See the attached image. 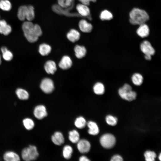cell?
<instances>
[{
  "mask_svg": "<svg viewBox=\"0 0 161 161\" xmlns=\"http://www.w3.org/2000/svg\"><path fill=\"white\" fill-rule=\"evenodd\" d=\"M106 120L107 123L111 126H114L117 123V119L112 115H109L107 116Z\"/></svg>",
  "mask_w": 161,
  "mask_h": 161,
  "instance_id": "obj_36",
  "label": "cell"
},
{
  "mask_svg": "<svg viewBox=\"0 0 161 161\" xmlns=\"http://www.w3.org/2000/svg\"><path fill=\"white\" fill-rule=\"evenodd\" d=\"M1 50L2 53V57L4 60L9 61L12 59L13 54L11 51L7 49L6 47H2Z\"/></svg>",
  "mask_w": 161,
  "mask_h": 161,
  "instance_id": "obj_26",
  "label": "cell"
},
{
  "mask_svg": "<svg viewBox=\"0 0 161 161\" xmlns=\"http://www.w3.org/2000/svg\"><path fill=\"white\" fill-rule=\"evenodd\" d=\"M79 161H90L85 156H82L79 159Z\"/></svg>",
  "mask_w": 161,
  "mask_h": 161,
  "instance_id": "obj_39",
  "label": "cell"
},
{
  "mask_svg": "<svg viewBox=\"0 0 161 161\" xmlns=\"http://www.w3.org/2000/svg\"><path fill=\"white\" fill-rule=\"evenodd\" d=\"M66 36L68 39L72 42H75L80 38V34L76 30L71 29L67 33Z\"/></svg>",
  "mask_w": 161,
  "mask_h": 161,
  "instance_id": "obj_17",
  "label": "cell"
},
{
  "mask_svg": "<svg viewBox=\"0 0 161 161\" xmlns=\"http://www.w3.org/2000/svg\"><path fill=\"white\" fill-rule=\"evenodd\" d=\"M145 58L147 60H150L151 59V56L149 55H145Z\"/></svg>",
  "mask_w": 161,
  "mask_h": 161,
  "instance_id": "obj_40",
  "label": "cell"
},
{
  "mask_svg": "<svg viewBox=\"0 0 161 161\" xmlns=\"http://www.w3.org/2000/svg\"><path fill=\"white\" fill-rule=\"evenodd\" d=\"M51 48L49 45L46 44H41L39 46V52L43 56L49 54L51 52Z\"/></svg>",
  "mask_w": 161,
  "mask_h": 161,
  "instance_id": "obj_24",
  "label": "cell"
},
{
  "mask_svg": "<svg viewBox=\"0 0 161 161\" xmlns=\"http://www.w3.org/2000/svg\"><path fill=\"white\" fill-rule=\"evenodd\" d=\"M74 0H58V5L62 8H66L74 5Z\"/></svg>",
  "mask_w": 161,
  "mask_h": 161,
  "instance_id": "obj_33",
  "label": "cell"
},
{
  "mask_svg": "<svg viewBox=\"0 0 161 161\" xmlns=\"http://www.w3.org/2000/svg\"><path fill=\"white\" fill-rule=\"evenodd\" d=\"M35 117L38 119H42L47 115V112L44 106L39 105L36 106L33 111Z\"/></svg>",
  "mask_w": 161,
  "mask_h": 161,
  "instance_id": "obj_11",
  "label": "cell"
},
{
  "mask_svg": "<svg viewBox=\"0 0 161 161\" xmlns=\"http://www.w3.org/2000/svg\"><path fill=\"white\" fill-rule=\"evenodd\" d=\"M16 94L18 98L21 100H26L29 97V94L26 90L21 88L17 89L16 91Z\"/></svg>",
  "mask_w": 161,
  "mask_h": 161,
  "instance_id": "obj_23",
  "label": "cell"
},
{
  "mask_svg": "<svg viewBox=\"0 0 161 161\" xmlns=\"http://www.w3.org/2000/svg\"><path fill=\"white\" fill-rule=\"evenodd\" d=\"M118 93L123 99L129 101L135 100L137 96L136 93L132 90L131 86L125 83L118 90Z\"/></svg>",
  "mask_w": 161,
  "mask_h": 161,
  "instance_id": "obj_4",
  "label": "cell"
},
{
  "mask_svg": "<svg viewBox=\"0 0 161 161\" xmlns=\"http://www.w3.org/2000/svg\"><path fill=\"white\" fill-rule=\"evenodd\" d=\"M3 158L6 161H18L20 160L19 155L15 152L12 151L6 152L4 155Z\"/></svg>",
  "mask_w": 161,
  "mask_h": 161,
  "instance_id": "obj_18",
  "label": "cell"
},
{
  "mask_svg": "<svg viewBox=\"0 0 161 161\" xmlns=\"http://www.w3.org/2000/svg\"><path fill=\"white\" fill-rule=\"evenodd\" d=\"M131 80L134 85L139 86L142 84L143 78V76L140 74L139 73H135L132 75Z\"/></svg>",
  "mask_w": 161,
  "mask_h": 161,
  "instance_id": "obj_25",
  "label": "cell"
},
{
  "mask_svg": "<svg viewBox=\"0 0 161 161\" xmlns=\"http://www.w3.org/2000/svg\"><path fill=\"white\" fill-rule=\"evenodd\" d=\"M81 4L88 6L89 5L91 2H95L96 0H78Z\"/></svg>",
  "mask_w": 161,
  "mask_h": 161,
  "instance_id": "obj_38",
  "label": "cell"
},
{
  "mask_svg": "<svg viewBox=\"0 0 161 161\" xmlns=\"http://www.w3.org/2000/svg\"><path fill=\"white\" fill-rule=\"evenodd\" d=\"M34 9L32 5H22L19 8L17 13L18 19L21 21L26 19L31 21L35 18Z\"/></svg>",
  "mask_w": 161,
  "mask_h": 161,
  "instance_id": "obj_3",
  "label": "cell"
},
{
  "mask_svg": "<svg viewBox=\"0 0 161 161\" xmlns=\"http://www.w3.org/2000/svg\"><path fill=\"white\" fill-rule=\"evenodd\" d=\"M69 138L72 143H77L80 140L79 134L78 131L74 130L69 132Z\"/></svg>",
  "mask_w": 161,
  "mask_h": 161,
  "instance_id": "obj_28",
  "label": "cell"
},
{
  "mask_svg": "<svg viewBox=\"0 0 161 161\" xmlns=\"http://www.w3.org/2000/svg\"><path fill=\"white\" fill-rule=\"evenodd\" d=\"M12 8V4L9 0H0V9L4 11H9Z\"/></svg>",
  "mask_w": 161,
  "mask_h": 161,
  "instance_id": "obj_29",
  "label": "cell"
},
{
  "mask_svg": "<svg viewBox=\"0 0 161 161\" xmlns=\"http://www.w3.org/2000/svg\"><path fill=\"white\" fill-rule=\"evenodd\" d=\"M12 31V28L4 20H0V33L5 35H8Z\"/></svg>",
  "mask_w": 161,
  "mask_h": 161,
  "instance_id": "obj_15",
  "label": "cell"
},
{
  "mask_svg": "<svg viewBox=\"0 0 161 161\" xmlns=\"http://www.w3.org/2000/svg\"><path fill=\"white\" fill-rule=\"evenodd\" d=\"M100 142L103 147L110 148L113 147L115 144L116 139L115 137L112 134H106L101 137Z\"/></svg>",
  "mask_w": 161,
  "mask_h": 161,
  "instance_id": "obj_6",
  "label": "cell"
},
{
  "mask_svg": "<svg viewBox=\"0 0 161 161\" xmlns=\"http://www.w3.org/2000/svg\"><path fill=\"white\" fill-rule=\"evenodd\" d=\"M140 48L142 52L145 55L151 56L154 55L155 50L150 43L147 40L143 41L140 44Z\"/></svg>",
  "mask_w": 161,
  "mask_h": 161,
  "instance_id": "obj_10",
  "label": "cell"
},
{
  "mask_svg": "<svg viewBox=\"0 0 161 161\" xmlns=\"http://www.w3.org/2000/svg\"><path fill=\"white\" fill-rule=\"evenodd\" d=\"M123 159L122 158L120 155H115L113 156L112 158L111 161H122Z\"/></svg>",
  "mask_w": 161,
  "mask_h": 161,
  "instance_id": "obj_37",
  "label": "cell"
},
{
  "mask_svg": "<svg viewBox=\"0 0 161 161\" xmlns=\"http://www.w3.org/2000/svg\"><path fill=\"white\" fill-rule=\"evenodd\" d=\"M129 21L133 25H140L145 23L149 19L148 13L145 10L137 8H133L129 13Z\"/></svg>",
  "mask_w": 161,
  "mask_h": 161,
  "instance_id": "obj_2",
  "label": "cell"
},
{
  "mask_svg": "<svg viewBox=\"0 0 161 161\" xmlns=\"http://www.w3.org/2000/svg\"><path fill=\"white\" fill-rule=\"evenodd\" d=\"M136 32L141 38L147 37L149 34V27L145 23L141 24L139 25V27L137 30Z\"/></svg>",
  "mask_w": 161,
  "mask_h": 161,
  "instance_id": "obj_14",
  "label": "cell"
},
{
  "mask_svg": "<svg viewBox=\"0 0 161 161\" xmlns=\"http://www.w3.org/2000/svg\"><path fill=\"white\" fill-rule=\"evenodd\" d=\"M36 147L33 145H30L23 149L21 152L22 158L26 161H30L36 159L38 156Z\"/></svg>",
  "mask_w": 161,
  "mask_h": 161,
  "instance_id": "obj_5",
  "label": "cell"
},
{
  "mask_svg": "<svg viewBox=\"0 0 161 161\" xmlns=\"http://www.w3.org/2000/svg\"><path fill=\"white\" fill-rule=\"evenodd\" d=\"M52 142L56 145H59L63 143L64 139L62 134L60 132H55L52 137Z\"/></svg>",
  "mask_w": 161,
  "mask_h": 161,
  "instance_id": "obj_19",
  "label": "cell"
},
{
  "mask_svg": "<svg viewBox=\"0 0 161 161\" xmlns=\"http://www.w3.org/2000/svg\"><path fill=\"white\" fill-rule=\"evenodd\" d=\"M159 159H160V160H161V154H160L159 156Z\"/></svg>",
  "mask_w": 161,
  "mask_h": 161,
  "instance_id": "obj_41",
  "label": "cell"
},
{
  "mask_svg": "<svg viewBox=\"0 0 161 161\" xmlns=\"http://www.w3.org/2000/svg\"><path fill=\"white\" fill-rule=\"evenodd\" d=\"M74 51L76 57L78 58L83 57L86 55V49L83 46L76 45L74 48Z\"/></svg>",
  "mask_w": 161,
  "mask_h": 161,
  "instance_id": "obj_22",
  "label": "cell"
},
{
  "mask_svg": "<svg viewBox=\"0 0 161 161\" xmlns=\"http://www.w3.org/2000/svg\"><path fill=\"white\" fill-rule=\"evenodd\" d=\"M24 126L27 130H31L34 127L35 124L33 121L31 119L27 118L24 119L23 120Z\"/></svg>",
  "mask_w": 161,
  "mask_h": 161,
  "instance_id": "obj_32",
  "label": "cell"
},
{
  "mask_svg": "<svg viewBox=\"0 0 161 161\" xmlns=\"http://www.w3.org/2000/svg\"><path fill=\"white\" fill-rule=\"evenodd\" d=\"M22 27L24 36L30 43L36 41L42 34V31L39 25L37 24H34L31 21L24 22Z\"/></svg>",
  "mask_w": 161,
  "mask_h": 161,
  "instance_id": "obj_1",
  "label": "cell"
},
{
  "mask_svg": "<svg viewBox=\"0 0 161 161\" xmlns=\"http://www.w3.org/2000/svg\"><path fill=\"white\" fill-rule=\"evenodd\" d=\"M76 9L81 16L87 18L89 20L92 19L90 10L88 6L81 3L79 4L76 5Z\"/></svg>",
  "mask_w": 161,
  "mask_h": 161,
  "instance_id": "obj_9",
  "label": "cell"
},
{
  "mask_svg": "<svg viewBox=\"0 0 161 161\" xmlns=\"http://www.w3.org/2000/svg\"><path fill=\"white\" fill-rule=\"evenodd\" d=\"M77 146L78 151L81 153L88 152L90 150L91 145L89 142L85 139L79 140L77 143Z\"/></svg>",
  "mask_w": 161,
  "mask_h": 161,
  "instance_id": "obj_12",
  "label": "cell"
},
{
  "mask_svg": "<svg viewBox=\"0 0 161 161\" xmlns=\"http://www.w3.org/2000/svg\"><path fill=\"white\" fill-rule=\"evenodd\" d=\"M86 124L85 119L82 117H78L75 122V126L79 129H82L84 128Z\"/></svg>",
  "mask_w": 161,
  "mask_h": 161,
  "instance_id": "obj_34",
  "label": "cell"
},
{
  "mask_svg": "<svg viewBox=\"0 0 161 161\" xmlns=\"http://www.w3.org/2000/svg\"><path fill=\"white\" fill-rule=\"evenodd\" d=\"M73 6L74 5H73L69 7L64 9L58 5L54 4L52 6V8L54 12L58 14H63L70 16H81L78 13L69 12V10L73 8Z\"/></svg>",
  "mask_w": 161,
  "mask_h": 161,
  "instance_id": "obj_7",
  "label": "cell"
},
{
  "mask_svg": "<svg viewBox=\"0 0 161 161\" xmlns=\"http://www.w3.org/2000/svg\"><path fill=\"white\" fill-rule=\"evenodd\" d=\"M89 128L88 133L92 135H96L99 132V129L96 123L93 121H90L87 123Z\"/></svg>",
  "mask_w": 161,
  "mask_h": 161,
  "instance_id": "obj_21",
  "label": "cell"
},
{
  "mask_svg": "<svg viewBox=\"0 0 161 161\" xmlns=\"http://www.w3.org/2000/svg\"><path fill=\"white\" fill-rule=\"evenodd\" d=\"M1 63V55H0V64Z\"/></svg>",
  "mask_w": 161,
  "mask_h": 161,
  "instance_id": "obj_42",
  "label": "cell"
},
{
  "mask_svg": "<svg viewBox=\"0 0 161 161\" xmlns=\"http://www.w3.org/2000/svg\"><path fill=\"white\" fill-rule=\"evenodd\" d=\"M78 26L80 30L85 33L90 32L93 28L92 24L85 19H82L79 21Z\"/></svg>",
  "mask_w": 161,
  "mask_h": 161,
  "instance_id": "obj_13",
  "label": "cell"
},
{
  "mask_svg": "<svg viewBox=\"0 0 161 161\" xmlns=\"http://www.w3.org/2000/svg\"><path fill=\"white\" fill-rule=\"evenodd\" d=\"M113 17L112 13L106 10L102 11L100 16V18L102 20H109L112 19Z\"/></svg>",
  "mask_w": 161,
  "mask_h": 161,
  "instance_id": "obj_31",
  "label": "cell"
},
{
  "mask_svg": "<svg viewBox=\"0 0 161 161\" xmlns=\"http://www.w3.org/2000/svg\"><path fill=\"white\" fill-rule=\"evenodd\" d=\"M72 62L70 58L68 56L63 57L59 64V67L63 69H66L72 66Z\"/></svg>",
  "mask_w": 161,
  "mask_h": 161,
  "instance_id": "obj_16",
  "label": "cell"
},
{
  "mask_svg": "<svg viewBox=\"0 0 161 161\" xmlns=\"http://www.w3.org/2000/svg\"><path fill=\"white\" fill-rule=\"evenodd\" d=\"M41 90L46 93L52 92L54 89V83L52 80L49 78L43 79L40 84Z\"/></svg>",
  "mask_w": 161,
  "mask_h": 161,
  "instance_id": "obj_8",
  "label": "cell"
},
{
  "mask_svg": "<svg viewBox=\"0 0 161 161\" xmlns=\"http://www.w3.org/2000/svg\"><path fill=\"white\" fill-rule=\"evenodd\" d=\"M93 89L95 93L98 95H102L105 92L104 86L100 82L96 83L93 86Z\"/></svg>",
  "mask_w": 161,
  "mask_h": 161,
  "instance_id": "obj_27",
  "label": "cell"
},
{
  "mask_svg": "<svg viewBox=\"0 0 161 161\" xmlns=\"http://www.w3.org/2000/svg\"><path fill=\"white\" fill-rule=\"evenodd\" d=\"M145 160L147 161H154L156 157L155 153L152 151H148L144 154Z\"/></svg>",
  "mask_w": 161,
  "mask_h": 161,
  "instance_id": "obj_35",
  "label": "cell"
},
{
  "mask_svg": "<svg viewBox=\"0 0 161 161\" xmlns=\"http://www.w3.org/2000/svg\"><path fill=\"white\" fill-rule=\"evenodd\" d=\"M44 69L47 73L53 74L57 70L55 63L52 61H47L44 65Z\"/></svg>",
  "mask_w": 161,
  "mask_h": 161,
  "instance_id": "obj_20",
  "label": "cell"
},
{
  "mask_svg": "<svg viewBox=\"0 0 161 161\" xmlns=\"http://www.w3.org/2000/svg\"><path fill=\"white\" fill-rule=\"evenodd\" d=\"M73 152L72 148L70 145H66L63 148V154L64 158L69 159L71 157Z\"/></svg>",
  "mask_w": 161,
  "mask_h": 161,
  "instance_id": "obj_30",
  "label": "cell"
}]
</instances>
